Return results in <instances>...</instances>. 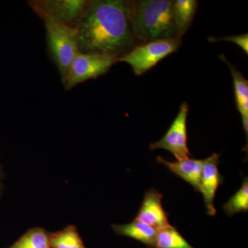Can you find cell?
Masks as SVG:
<instances>
[{
  "label": "cell",
  "instance_id": "obj_6",
  "mask_svg": "<svg viewBox=\"0 0 248 248\" xmlns=\"http://www.w3.org/2000/svg\"><path fill=\"white\" fill-rule=\"evenodd\" d=\"M89 0H32V11L45 22H53L76 28Z\"/></svg>",
  "mask_w": 248,
  "mask_h": 248
},
{
  "label": "cell",
  "instance_id": "obj_1",
  "mask_svg": "<svg viewBox=\"0 0 248 248\" xmlns=\"http://www.w3.org/2000/svg\"><path fill=\"white\" fill-rule=\"evenodd\" d=\"M76 28L81 53L120 58L140 45L130 21V1L89 0Z\"/></svg>",
  "mask_w": 248,
  "mask_h": 248
},
{
  "label": "cell",
  "instance_id": "obj_15",
  "mask_svg": "<svg viewBox=\"0 0 248 248\" xmlns=\"http://www.w3.org/2000/svg\"><path fill=\"white\" fill-rule=\"evenodd\" d=\"M53 248H86L76 228L69 226L54 235L50 241Z\"/></svg>",
  "mask_w": 248,
  "mask_h": 248
},
{
  "label": "cell",
  "instance_id": "obj_2",
  "mask_svg": "<svg viewBox=\"0 0 248 248\" xmlns=\"http://www.w3.org/2000/svg\"><path fill=\"white\" fill-rule=\"evenodd\" d=\"M130 15L135 37L140 45L179 38L170 0L130 1Z\"/></svg>",
  "mask_w": 248,
  "mask_h": 248
},
{
  "label": "cell",
  "instance_id": "obj_17",
  "mask_svg": "<svg viewBox=\"0 0 248 248\" xmlns=\"http://www.w3.org/2000/svg\"><path fill=\"white\" fill-rule=\"evenodd\" d=\"M223 209L229 216L241 212L248 210V178L244 179L242 186L234 195L223 205Z\"/></svg>",
  "mask_w": 248,
  "mask_h": 248
},
{
  "label": "cell",
  "instance_id": "obj_16",
  "mask_svg": "<svg viewBox=\"0 0 248 248\" xmlns=\"http://www.w3.org/2000/svg\"><path fill=\"white\" fill-rule=\"evenodd\" d=\"M46 233L35 228L28 232L10 248H50Z\"/></svg>",
  "mask_w": 248,
  "mask_h": 248
},
{
  "label": "cell",
  "instance_id": "obj_19",
  "mask_svg": "<svg viewBox=\"0 0 248 248\" xmlns=\"http://www.w3.org/2000/svg\"><path fill=\"white\" fill-rule=\"evenodd\" d=\"M1 170H0V192H1Z\"/></svg>",
  "mask_w": 248,
  "mask_h": 248
},
{
  "label": "cell",
  "instance_id": "obj_10",
  "mask_svg": "<svg viewBox=\"0 0 248 248\" xmlns=\"http://www.w3.org/2000/svg\"><path fill=\"white\" fill-rule=\"evenodd\" d=\"M157 161L164 165L171 172L190 184L196 190L200 192L201 178L204 164V159H192L190 158L179 161H167L159 156Z\"/></svg>",
  "mask_w": 248,
  "mask_h": 248
},
{
  "label": "cell",
  "instance_id": "obj_8",
  "mask_svg": "<svg viewBox=\"0 0 248 248\" xmlns=\"http://www.w3.org/2000/svg\"><path fill=\"white\" fill-rule=\"evenodd\" d=\"M218 159L219 155L215 153L204 159L201 178L200 192L203 196L207 213L211 216L216 214L214 201L218 186L222 182V177L218 169Z\"/></svg>",
  "mask_w": 248,
  "mask_h": 248
},
{
  "label": "cell",
  "instance_id": "obj_11",
  "mask_svg": "<svg viewBox=\"0 0 248 248\" xmlns=\"http://www.w3.org/2000/svg\"><path fill=\"white\" fill-rule=\"evenodd\" d=\"M221 60L229 67L234 82L235 100L236 107L242 117L243 126L246 135L248 133V81L243 76L241 72L236 69L227 60L224 55H221Z\"/></svg>",
  "mask_w": 248,
  "mask_h": 248
},
{
  "label": "cell",
  "instance_id": "obj_3",
  "mask_svg": "<svg viewBox=\"0 0 248 248\" xmlns=\"http://www.w3.org/2000/svg\"><path fill=\"white\" fill-rule=\"evenodd\" d=\"M45 28L49 54L63 82L73 59L79 52L78 30L53 22H45Z\"/></svg>",
  "mask_w": 248,
  "mask_h": 248
},
{
  "label": "cell",
  "instance_id": "obj_4",
  "mask_svg": "<svg viewBox=\"0 0 248 248\" xmlns=\"http://www.w3.org/2000/svg\"><path fill=\"white\" fill-rule=\"evenodd\" d=\"M182 45V39H165L147 42L135 46L128 53L119 58L131 67L136 76L150 71L166 57L175 53Z\"/></svg>",
  "mask_w": 248,
  "mask_h": 248
},
{
  "label": "cell",
  "instance_id": "obj_7",
  "mask_svg": "<svg viewBox=\"0 0 248 248\" xmlns=\"http://www.w3.org/2000/svg\"><path fill=\"white\" fill-rule=\"evenodd\" d=\"M189 106L184 102L177 117L171 124L167 133L159 141L151 143V150L164 149L170 152L177 161L190 158L187 148V120Z\"/></svg>",
  "mask_w": 248,
  "mask_h": 248
},
{
  "label": "cell",
  "instance_id": "obj_5",
  "mask_svg": "<svg viewBox=\"0 0 248 248\" xmlns=\"http://www.w3.org/2000/svg\"><path fill=\"white\" fill-rule=\"evenodd\" d=\"M117 62V57L79 52L68 68L63 86L69 91L88 80L96 79L108 72Z\"/></svg>",
  "mask_w": 248,
  "mask_h": 248
},
{
  "label": "cell",
  "instance_id": "obj_12",
  "mask_svg": "<svg viewBox=\"0 0 248 248\" xmlns=\"http://www.w3.org/2000/svg\"><path fill=\"white\" fill-rule=\"evenodd\" d=\"M114 230L118 234L128 236L149 246H155L157 229L146 223L135 219L127 224L114 225Z\"/></svg>",
  "mask_w": 248,
  "mask_h": 248
},
{
  "label": "cell",
  "instance_id": "obj_18",
  "mask_svg": "<svg viewBox=\"0 0 248 248\" xmlns=\"http://www.w3.org/2000/svg\"><path fill=\"white\" fill-rule=\"evenodd\" d=\"M210 40L212 42H218V41H226V42H233L241 47L244 50L245 53L248 54V33L244 35L227 36L221 38H215V37H210Z\"/></svg>",
  "mask_w": 248,
  "mask_h": 248
},
{
  "label": "cell",
  "instance_id": "obj_13",
  "mask_svg": "<svg viewBox=\"0 0 248 248\" xmlns=\"http://www.w3.org/2000/svg\"><path fill=\"white\" fill-rule=\"evenodd\" d=\"M198 1L195 0L172 1L173 16L177 29V35L182 39L190 27L197 13Z\"/></svg>",
  "mask_w": 248,
  "mask_h": 248
},
{
  "label": "cell",
  "instance_id": "obj_14",
  "mask_svg": "<svg viewBox=\"0 0 248 248\" xmlns=\"http://www.w3.org/2000/svg\"><path fill=\"white\" fill-rule=\"evenodd\" d=\"M155 247L156 248H195L172 226L157 230Z\"/></svg>",
  "mask_w": 248,
  "mask_h": 248
},
{
  "label": "cell",
  "instance_id": "obj_9",
  "mask_svg": "<svg viewBox=\"0 0 248 248\" xmlns=\"http://www.w3.org/2000/svg\"><path fill=\"white\" fill-rule=\"evenodd\" d=\"M163 195L151 189L146 192L135 219L159 230L169 226V217L162 204Z\"/></svg>",
  "mask_w": 248,
  "mask_h": 248
}]
</instances>
